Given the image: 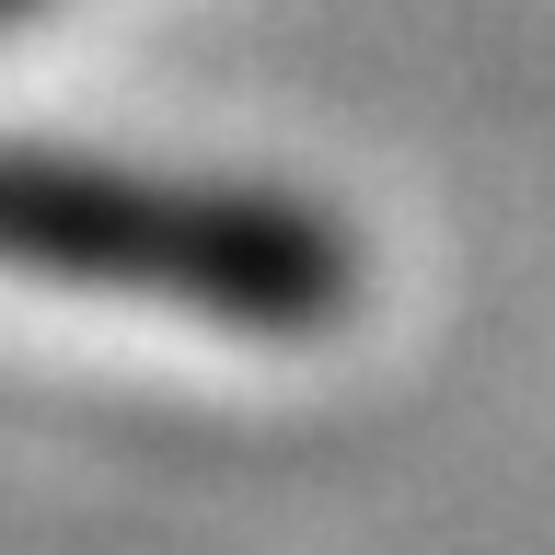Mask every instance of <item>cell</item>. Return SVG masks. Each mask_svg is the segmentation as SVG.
I'll return each instance as SVG.
<instances>
[{"instance_id": "cell-1", "label": "cell", "mask_w": 555, "mask_h": 555, "mask_svg": "<svg viewBox=\"0 0 555 555\" xmlns=\"http://www.w3.org/2000/svg\"><path fill=\"white\" fill-rule=\"evenodd\" d=\"M12 255L59 289L163 301L232 336H324L359 301V243L301 197L255 185H163L116 163H12Z\"/></svg>"}]
</instances>
